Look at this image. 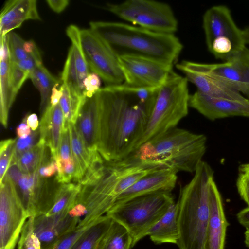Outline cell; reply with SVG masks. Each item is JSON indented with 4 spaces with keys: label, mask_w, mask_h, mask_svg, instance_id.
Listing matches in <instances>:
<instances>
[{
    "label": "cell",
    "mask_w": 249,
    "mask_h": 249,
    "mask_svg": "<svg viewBox=\"0 0 249 249\" xmlns=\"http://www.w3.org/2000/svg\"><path fill=\"white\" fill-rule=\"evenodd\" d=\"M46 2L49 6L57 13L63 11L69 3L68 0H47Z\"/></svg>",
    "instance_id": "obj_44"
},
{
    "label": "cell",
    "mask_w": 249,
    "mask_h": 249,
    "mask_svg": "<svg viewBox=\"0 0 249 249\" xmlns=\"http://www.w3.org/2000/svg\"><path fill=\"white\" fill-rule=\"evenodd\" d=\"M177 172L170 169L154 170L141 178L124 191L113 205L141 195L160 191L171 192L177 182Z\"/></svg>",
    "instance_id": "obj_17"
},
{
    "label": "cell",
    "mask_w": 249,
    "mask_h": 249,
    "mask_svg": "<svg viewBox=\"0 0 249 249\" xmlns=\"http://www.w3.org/2000/svg\"><path fill=\"white\" fill-rule=\"evenodd\" d=\"M34 217H29L25 223L17 244L18 249H41L40 242L34 231Z\"/></svg>",
    "instance_id": "obj_33"
},
{
    "label": "cell",
    "mask_w": 249,
    "mask_h": 249,
    "mask_svg": "<svg viewBox=\"0 0 249 249\" xmlns=\"http://www.w3.org/2000/svg\"><path fill=\"white\" fill-rule=\"evenodd\" d=\"M60 81L74 94L85 96L84 89L81 86L76 67L73 50L71 46L61 73Z\"/></svg>",
    "instance_id": "obj_32"
},
{
    "label": "cell",
    "mask_w": 249,
    "mask_h": 249,
    "mask_svg": "<svg viewBox=\"0 0 249 249\" xmlns=\"http://www.w3.org/2000/svg\"><path fill=\"white\" fill-rule=\"evenodd\" d=\"M39 128L40 139L45 141L51 156L55 160L64 129V115L59 103L54 106L49 105L41 115Z\"/></svg>",
    "instance_id": "obj_21"
},
{
    "label": "cell",
    "mask_w": 249,
    "mask_h": 249,
    "mask_svg": "<svg viewBox=\"0 0 249 249\" xmlns=\"http://www.w3.org/2000/svg\"><path fill=\"white\" fill-rule=\"evenodd\" d=\"M10 62V59L0 60V121L4 128L7 126L9 110L16 98L9 82Z\"/></svg>",
    "instance_id": "obj_26"
},
{
    "label": "cell",
    "mask_w": 249,
    "mask_h": 249,
    "mask_svg": "<svg viewBox=\"0 0 249 249\" xmlns=\"http://www.w3.org/2000/svg\"><path fill=\"white\" fill-rule=\"evenodd\" d=\"M99 112L98 90L92 97H86L75 124L77 131L91 155L98 152Z\"/></svg>",
    "instance_id": "obj_18"
},
{
    "label": "cell",
    "mask_w": 249,
    "mask_h": 249,
    "mask_svg": "<svg viewBox=\"0 0 249 249\" xmlns=\"http://www.w3.org/2000/svg\"><path fill=\"white\" fill-rule=\"evenodd\" d=\"M69 212L34 217V231L40 242L41 249L51 245L77 228L80 220L71 216Z\"/></svg>",
    "instance_id": "obj_15"
},
{
    "label": "cell",
    "mask_w": 249,
    "mask_h": 249,
    "mask_svg": "<svg viewBox=\"0 0 249 249\" xmlns=\"http://www.w3.org/2000/svg\"><path fill=\"white\" fill-rule=\"evenodd\" d=\"M242 34L246 45H249V26L242 29Z\"/></svg>",
    "instance_id": "obj_50"
},
{
    "label": "cell",
    "mask_w": 249,
    "mask_h": 249,
    "mask_svg": "<svg viewBox=\"0 0 249 249\" xmlns=\"http://www.w3.org/2000/svg\"><path fill=\"white\" fill-rule=\"evenodd\" d=\"M24 48L25 51L29 54L38 50L36 43L32 40L25 41Z\"/></svg>",
    "instance_id": "obj_49"
},
{
    "label": "cell",
    "mask_w": 249,
    "mask_h": 249,
    "mask_svg": "<svg viewBox=\"0 0 249 249\" xmlns=\"http://www.w3.org/2000/svg\"><path fill=\"white\" fill-rule=\"evenodd\" d=\"M59 83H60L55 85L52 90L49 105L53 106L59 103L63 95V90L60 87L59 89L57 88L59 86Z\"/></svg>",
    "instance_id": "obj_46"
},
{
    "label": "cell",
    "mask_w": 249,
    "mask_h": 249,
    "mask_svg": "<svg viewBox=\"0 0 249 249\" xmlns=\"http://www.w3.org/2000/svg\"><path fill=\"white\" fill-rule=\"evenodd\" d=\"M30 217L12 180L6 175L0 190V249H15Z\"/></svg>",
    "instance_id": "obj_10"
},
{
    "label": "cell",
    "mask_w": 249,
    "mask_h": 249,
    "mask_svg": "<svg viewBox=\"0 0 249 249\" xmlns=\"http://www.w3.org/2000/svg\"><path fill=\"white\" fill-rule=\"evenodd\" d=\"M210 216L204 249H224L229 224L225 214L221 195L213 180L209 188Z\"/></svg>",
    "instance_id": "obj_16"
},
{
    "label": "cell",
    "mask_w": 249,
    "mask_h": 249,
    "mask_svg": "<svg viewBox=\"0 0 249 249\" xmlns=\"http://www.w3.org/2000/svg\"><path fill=\"white\" fill-rule=\"evenodd\" d=\"M176 68L185 75L188 81L197 88V91L215 98H223L242 101L247 98L237 90L207 75L196 71L186 66L182 61L176 64Z\"/></svg>",
    "instance_id": "obj_20"
},
{
    "label": "cell",
    "mask_w": 249,
    "mask_h": 249,
    "mask_svg": "<svg viewBox=\"0 0 249 249\" xmlns=\"http://www.w3.org/2000/svg\"><path fill=\"white\" fill-rule=\"evenodd\" d=\"M90 226L82 228L77 227L74 230L64 235L53 244L41 249H70L80 235Z\"/></svg>",
    "instance_id": "obj_40"
},
{
    "label": "cell",
    "mask_w": 249,
    "mask_h": 249,
    "mask_svg": "<svg viewBox=\"0 0 249 249\" xmlns=\"http://www.w3.org/2000/svg\"><path fill=\"white\" fill-rule=\"evenodd\" d=\"M70 131L72 158L75 173L73 180L80 183L93 161L101 156L99 152L91 154L77 131L74 124L68 125Z\"/></svg>",
    "instance_id": "obj_23"
},
{
    "label": "cell",
    "mask_w": 249,
    "mask_h": 249,
    "mask_svg": "<svg viewBox=\"0 0 249 249\" xmlns=\"http://www.w3.org/2000/svg\"><path fill=\"white\" fill-rule=\"evenodd\" d=\"M80 30L74 25L69 26L66 34L71 42L80 83L84 89L83 81L90 72L85 59L80 42Z\"/></svg>",
    "instance_id": "obj_31"
},
{
    "label": "cell",
    "mask_w": 249,
    "mask_h": 249,
    "mask_svg": "<svg viewBox=\"0 0 249 249\" xmlns=\"http://www.w3.org/2000/svg\"><path fill=\"white\" fill-rule=\"evenodd\" d=\"M40 93V112L41 115L49 106L53 88L61 82L43 65L38 64L30 74L29 77Z\"/></svg>",
    "instance_id": "obj_25"
},
{
    "label": "cell",
    "mask_w": 249,
    "mask_h": 249,
    "mask_svg": "<svg viewBox=\"0 0 249 249\" xmlns=\"http://www.w3.org/2000/svg\"><path fill=\"white\" fill-rule=\"evenodd\" d=\"M7 39L11 62L18 63L30 57L24 48L25 40L18 34L11 31L7 34Z\"/></svg>",
    "instance_id": "obj_34"
},
{
    "label": "cell",
    "mask_w": 249,
    "mask_h": 249,
    "mask_svg": "<svg viewBox=\"0 0 249 249\" xmlns=\"http://www.w3.org/2000/svg\"><path fill=\"white\" fill-rule=\"evenodd\" d=\"M89 25L117 57L141 56L174 65L183 49L175 34L157 33L122 22L92 21Z\"/></svg>",
    "instance_id": "obj_2"
},
{
    "label": "cell",
    "mask_w": 249,
    "mask_h": 249,
    "mask_svg": "<svg viewBox=\"0 0 249 249\" xmlns=\"http://www.w3.org/2000/svg\"><path fill=\"white\" fill-rule=\"evenodd\" d=\"M47 147L45 141L40 139L36 145L23 153L13 164H16L23 173H34L39 169L47 156Z\"/></svg>",
    "instance_id": "obj_30"
},
{
    "label": "cell",
    "mask_w": 249,
    "mask_h": 249,
    "mask_svg": "<svg viewBox=\"0 0 249 249\" xmlns=\"http://www.w3.org/2000/svg\"><path fill=\"white\" fill-rule=\"evenodd\" d=\"M57 171L56 161L51 156L47 159L46 156L38 169V174L41 178H46L53 176Z\"/></svg>",
    "instance_id": "obj_43"
},
{
    "label": "cell",
    "mask_w": 249,
    "mask_h": 249,
    "mask_svg": "<svg viewBox=\"0 0 249 249\" xmlns=\"http://www.w3.org/2000/svg\"><path fill=\"white\" fill-rule=\"evenodd\" d=\"M57 158L63 160L73 159L69 127L63 129L58 156Z\"/></svg>",
    "instance_id": "obj_42"
},
{
    "label": "cell",
    "mask_w": 249,
    "mask_h": 249,
    "mask_svg": "<svg viewBox=\"0 0 249 249\" xmlns=\"http://www.w3.org/2000/svg\"><path fill=\"white\" fill-rule=\"evenodd\" d=\"M127 87L150 89H159L174 71L173 64L153 58L125 55L118 57Z\"/></svg>",
    "instance_id": "obj_12"
},
{
    "label": "cell",
    "mask_w": 249,
    "mask_h": 249,
    "mask_svg": "<svg viewBox=\"0 0 249 249\" xmlns=\"http://www.w3.org/2000/svg\"><path fill=\"white\" fill-rule=\"evenodd\" d=\"M26 123V119L25 117L22 122L16 128V133L18 138H24L29 135L32 131Z\"/></svg>",
    "instance_id": "obj_45"
},
{
    "label": "cell",
    "mask_w": 249,
    "mask_h": 249,
    "mask_svg": "<svg viewBox=\"0 0 249 249\" xmlns=\"http://www.w3.org/2000/svg\"><path fill=\"white\" fill-rule=\"evenodd\" d=\"M236 187L241 199L249 207V163L239 166Z\"/></svg>",
    "instance_id": "obj_39"
},
{
    "label": "cell",
    "mask_w": 249,
    "mask_h": 249,
    "mask_svg": "<svg viewBox=\"0 0 249 249\" xmlns=\"http://www.w3.org/2000/svg\"><path fill=\"white\" fill-rule=\"evenodd\" d=\"M136 90L122 84L99 90L98 151L106 161L127 158L143 134L155 97L143 100Z\"/></svg>",
    "instance_id": "obj_1"
},
{
    "label": "cell",
    "mask_w": 249,
    "mask_h": 249,
    "mask_svg": "<svg viewBox=\"0 0 249 249\" xmlns=\"http://www.w3.org/2000/svg\"><path fill=\"white\" fill-rule=\"evenodd\" d=\"M82 49L90 72L99 76L105 87L122 84L124 77L117 56L107 44L91 29L80 30Z\"/></svg>",
    "instance_id": "obj_9"
},
{
    "label": "cell",
    "mask_w": 249,
    "mask_h": 249,
    "mask_svg": "<svg viewBox=\"0 0 249 249\" xmlns=\"http://www.w3.org/2000/svg\"><path fill=\"white\" fill-rule=\"evenodd\" d=\"M239 223L246 229L249 228V207L241 210L237 214Z\"/></svg>",
    "instance_id": "obj_47"
},
{
    "label": "cell",
    "mask_w": 249,
    "mask_h": 249,
    "mask_svg": "<svg viewBox=\"0 0 249 249\" xmlns=\"http://www.w3.org/2000/svg\"><path fill=\"white\" fill-rule=\"evenodd\" d=\"M203 28L207 48L217 59L227 61L246 47L242 30L225 5L213 6L206 10Z\"/></svg>",
    "instance_id": "obj_7"
},
{
    "label": "cell",
    "mask_w": 249,
    "mask_h": 249,
    "mask_svg": "<svg viewBox=\"0 0 249 249\" xmlns=\"http://www.w3.org/2000/svg\"><path fill=\"white\" fill-rule=\"evenodd\" d=\"M55 160L57 168L56 180L61 184L70 183L74 179L75 173L73 159L63 160L57 158Z\"/></svg>",
    "instance_id": "obj_38"
},
{
    "label": "cell",
    "mask_w": 249,
    "mask_h": 249,
    "mask_svg": "<svg viewBox=\"0 0 249 249\" xmlns=\"http://www.w3.org/2000/svg\"><path fill=\"white\" fill-rule=\"evenodd\" d=\"M174 202L170 192L160 191L139 196L113 205L107 216L123 225L129 231L132 247L146 236L151 228Z\"/></svg>",
    "instance_id": "obj_6"
},
{
    "label": "cell",
    "mask_w": 249,
    "mask_h": 249,
    "mask_svg": "<svg viewBox=\"0 0 249 249\" xmlns=\"http://www.w3.org/2000/svg\"><path fill=\"white\" fill-rule=\"evenodd\" d=\"M178 204L174 203L166 213L146 234L156 244H177L179 238Z\"/></svg>",
    "instance_id": "obj_22"
},
{
    "label": "cell",
    "mask_w": 249,
    "mask_h": 249,
    "mask_svg": "<svg viewBox=\"0 0 249 249\" xmlns=\"http://www.w3.org/2000/svg\"><path fill=\"white\" fill-rule=\"evenodd\" d=\"M207 138L175 127L146 142L129 156L144 165L195 172L206 151Z\"/></svg>",
    "instance_id": "obj_3"
},
{
    "label": "cell",
    "mask_w": 249,
    "mask_h": 249,
    "mask_svg": "<svg viewBox=\"0 0 249 249\" xmlns=\"http://www.w3.org/2000/svg\"><path fill=\"white\" fill-rule=\"evenodd\" d=\"M81 188L79 183L61 184L55 193L53 204L47 215L70 211L73 207Z\"/></svg>",
    "instance_id": "obj_28"
},
{
    "label": "cell",
    "mask_w": 249,
    "mask_h": 249,
    "mask_svg": "<svg viewBox=\"0 0 249 249\" xmlns=\"http://www.w3.org/2000/svg\"><path fill=\"white\" fill-rule=\"evenodd\" d=\"M16 139L3 140L0 143V182H2L12 161Z\"/></svg>",
    "instance_id": "obj_35"
},
{
    "label": "cell",
    "mask_w": 249,
    "mask_h": 249,
    "mask_svg": "<svg viewBox=\"0 0 249 249\" xmlns=\"http://www.w3.org/2000/svg\"><path fill=\"white\" fill-rule=\"evenodd\" d=\"M214 172L201 161L181 190L178 204L179 249H204L210 216L209 188Z\"/></svg>",
    "instance_id": "obj_4"
},
{
    "label": "cell",
    "mask_w": 249,
    "mask_h": 249,
    "mask_svg": "<svg viewBox=\"0 0 249 249\" xmlns=\"http://www.w3.org/2000/svg\"><path fill=\"white\" fill-rule=\"evenodd\" d=\"M63 95L59 104L64 115V129L68 128L70 124H75L80 110L86 97L71 92L68 87L61 83Z\"/></svg>",
    "instance_id": "obj_29"
},
{
    "label": "cell",
    "mask_w": 249,
    "mask_h": 249,
    "mask_svg": "<svg viewBox=\"0 0 249 249\" xmlns=\"http://www.w3.org/2000/svg\"><path fill=\"white\" fill-rule=\"evenodd\" d=\"M182 62L190 69L207 75L249 97V49L246 47L222 63Z\"/></svg>",
    "instance_id": "obj_13"
},
{
    "label": "cell",
    "mask_w": 249,
    "mask_h": 249,
    "mask_svg": "<svg viewBox=\"0 0 249 249\" xmlns=\"http://www.w3.org/2000/svg\"><path fill=\"white\" fill-rule=\"evenodd\" d=\"M14 182L18 194L30 216L47 213L53 207L56 189L47 187L45 178L38 170L23 173L16 164L10 166L6 174Z\"/></svg>",
    "instance_id": "obj_11"
},
{
    "label": "cell",
    "mask_w": 249,
    "mask_h": 249,
    "mask_svg": "<svg viewBox=\"0 0 249 249\" xmlns=\"http://www.w3.org/2000/svg\"><path fill=\"white\" fill-rule=\"evenodd\" d=\"M189 107L211 120L232 116L249 117V100L212 97L198 91L190 95Z\"/></svg>",
    "instance_id": "obj_14"
},
{
    "label": "cell",
    "mask_w": 249,
    "mask_h": 249,
    "mask_svg": "<svg viewBox=\"0 0 249 249\" xmlns=\"http://www.w3.org/2000/svg\"><path fill=\"white\" fill-rule=\"evenodd\" d=\"M188 83L185 77L173 71L158 89L135 151L142 144L176 127L187 116L190 96Z\"/></svg>",
    "instance_id": "obj_5"
},
{
    "label": "cell",
    "mask_w": 249,
    "mask_h": 249,
    "mask_svg": "<svg viewBox=\"0 0 249 249\" xmlns=\"http://www.w3.org/2000/svg\"><path fill=\"white\" fill-rule=\"evenodd\" d=\"M29 77V74L22 70L16 63L10 62L9 82L12 93L15 97L24 83Z\"/></svg>",
    "instance_id": "obj_37"
},
{
    "label": "cell",
    "mask_w": 249,
    "mask_h": 249,
    "mask_svg": "<svg viewBox=\"0 0 249 249\" xmlns=\"http://www.w3.org/2000/svg\"><path fill=\"white\" fill-rule=\"evenodd\" d=\"M101 78L98 75L89 72L83 82L85 96L92 97L101 89Z\"/></svg>",
    "instance_id": "obj_41"
},
{
    "label": "cell",
    "mask_w": 249,
    "mask_h": 249,
    "mask_svg": "<svg viewBox=\"0 0 249 249\" xmlns=\"http://www.w3.org/2000/svg\"><path fill=\"white\" fill-rule=\"evenodd\" d=\"M26 123L32 131H36L39 128V121L35 113H31L25 116Z\"/></svg>",
    "instance_id": "obj_48"
},
{
    "label": "cell",
    "mask_w": 249,
    "mask_h": 249,
    "mask_svg": "<svg viewBox=\"0 0 249 249\" xmlns=\"http://www.w3.org/2000/svg\"><path fill=\"white\" fill-rule=\"evenodd\" d=\"M113 219L107 215L98 219L80 235L70 249H93L108 229Z\"/></svg>",
    "instance_id": "obj_27"
},
{
    "label": "cell",
    "mask_w": 249,
    "mask_h": 249,
    "mask_svg": "<svg viewBox=\"0 0 249 249\" xmlns=\"http://www.w3.org/2000/svg\"><path fill=\"white\" fill-rule=\"evenodd\" d=\"M132 240L128 230L113 220L106 232L96 243L93 249H130Z\"/></svg>",
    "instance_id": "obj_24"
},
{
    "label": "cell",
    "mask_w": 249,
    "mask_h": 249,
    "mask_svg": "<svg viewBox=\"0 0 249 249\" xmlns=\"http://www.w3.org/2000/svg\"><path fill=\"white\" fill-rule=\"evenodd\" d=\"M107 9L119 18L142 28L163 34H175L178 22L167 3L152 0H127L107 4Z\"/></svg>",
    "instance_id": "obj_8"
},
{
    "label": "cell",
    "mask_w": 249,
    "mask_h": 249,
    "mask_svg": "<svg viewBox=\"0 0 249 249\" xmlns=\"http://www.w3.org/2000/svg\"><path fill=\"white\" fill-rule=\"evenodd\" d=\"M36 0H9L0 15V36H4L29 19L41 20Z\"/></svg>",
    "instance_id": "obj_19"
},
{
    "label": "cell",
    "mask_w": 249,
    "mask_h": 249,
    "mask_svg": "<svg viewBox=\"0 0 249 249\" xmlns=\"http://www.w3.org/2000/svg\"><path fill=\"white\" fill-rule=\"evenodd\" d=\"M245 244L249 248V228L246 229L245 232Z\"/></svg>",
    "instance_id": "obj_51"
},
{
    "label": "cell",
    "mask_w": 249,
    "mask_h": 249,
    "mask_svg": "<svg viewBox=\"0 0 249 249\" xmlns=\"http://www.w3.org/2000/svg\"><path fill=\"white\" fill-rule=\"evenodd\" d=\"M40 139L39 128L36 131H32L31 134L26 138L16 139L14 153L11 164H13L23 153L36 145L39 142Z\"/></svg>",
    "instance_id": "obj_36"
}]
</instances>
